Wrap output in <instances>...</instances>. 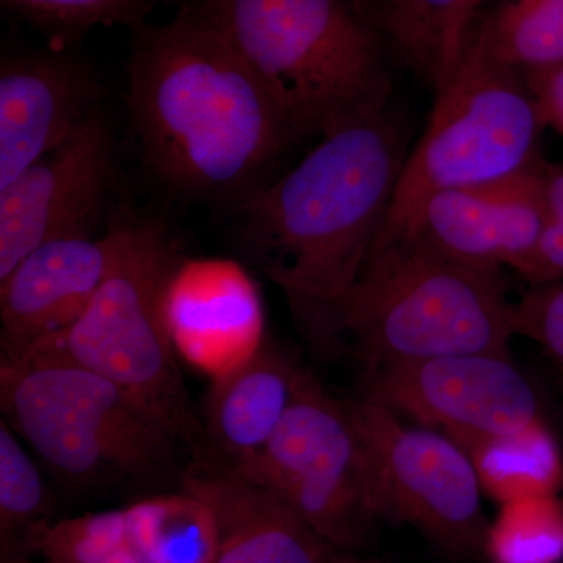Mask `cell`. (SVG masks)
Returning a JSON list of instances; mask_svg holds the SVG:
<instances>
[{
  "label": "cell",
  "instance_id": "1",
  "mask_svg": "<svg viewBox=\"0 0 563 563\" xmlns=\"http://www.w3.org/2000/svg\"><path fill=\"white\" fill-rule=\"evenodd\" d=\"M384 110L322 136L290 173L233 207L236 242L313 344L383 231L407 155Z\"/></svg>",
  "mask_w": 563,
  "mask_h": 563
},
{
  "label": "cell",
  "instance_id": "2",
  "mask_svg": "<svg viewBox=\"0 0 563 563\" xmlns=\"http://www.w3.org/2000/svg\"><path fill=\"white\" fill-rule=\"evenodd\" d=\"M133 33L128 101L147 165L181 195L239 206L295 141L276 103L239 52L184 7Z\"/></svg>",
  "mask_w": 563,
  "mask_h": 563
},
{
  "label": "cell",
  "instance_id": "3",
  "mask_svg": "<svg viewBox=\"0 0 563 563\" xmlns=\"http://www.w3.org/2000/svg\"><path fill=\"white\" fill-rule=\"evenodd\" d=\"M512 303L504 269L455 261L410 236L373 247L314 346L347 347L362 374L444 355H510Z\"/></svg>",
  "mask_w": 563,
  "mask_h": 563
},
{
  "label": "cell",
  "instance_id": "4",
  "mask_svg": "<svg viewBox=\"0 0 563 563\" xmlns=\"http://www.w3.org/2000/svg\"><path fill=\"white\" fill-rule=\"evenodd\" d=\"M254 70L292 139L388 109V54L347 0H185Z\"/></svg>",
  "mask_w": 563,
  "mask_h": 563
},
{
  "label": "cell",
  "instance_id": "5",
  "mask_svg": "<svg viewBox=\"0 0 563 563\" xmlns=\"http://www.w3.org/2000/svg\"><path fill=\"white\" fill-rule=\"evenodd\" d=\"M0 407L2 420L73 487L158 477L184 444L121 385L49 355L0 361Z\"/></svg>",
  "mask_w": 563,
  "mask_h": 563
},
{
  "label": "cell",
  "instance_id": "6",
  "mask_svg": "<svg viewBox=\"0 0 563 563\" xmlns=\"http://www.w3.org/2000/svg\"><path fill=\"white\" fill-rule=\"evenodd\" d=\"M435 92L431 120L407 155L374 246L409 236L437 192L499 179L542 157L547 124L523 73L473 31Z\"/></svg>",
  "mask_w": 563,
  "mask_h": 563
},
{
  "label": "cell",
  "instance_id": "7",
  "mask_svg": "<svg viewBox=\"0 0 563 563\" xmlns=\"http://www.w3.org/2000/svg\"><path fill=\"white\" fill-rule=\"evenodd\" d=\"M113 228L117 257L90 307L68 331L31 354L102 374L165 421L181 442L195 443L201 428L163 312L166 285L184 255L162 222L120 218Z\"/></svg>",
  "mask_w": 563,
  "mask_h": 563
},
{
  "label": "cell",
  "instance_id": "8",
  "mask_svg": "<svg viewBox=\"0 0 563 563\" xmlns=\"http://www.w3.org/2000/svg\"><path fill=\"white\" fill-rule=\"evenodd\" d=\"M235 468L280 496L325 542L346 553L358 554L380 521L372 461L350 404L307 366L299 368L273 439Z\"/></svg>",
  "mask_w": 563,
  "mask_h": 563
},
{
  "label": "cell",
  "instance_id": "9",
  "mask_svg": "<svg viewBox=\"0 0 563 563\" xmlns=\"http://www.w3.org/2000/svg\"><path fill=\"white\" fill-rule=\"evenodd\" d=\"M347 404L372 461L379 520L417 529L455 561L485 558L490 521L479 476L461 444L361 396Z\"/></svg>",
  "mask_w": 563,
  "mask_h": 563
},
{
  "label": "cell",
  "instance_id": "10",
  "mask_svg": "<svg viewBox=\"0 0 563 563\" xmlns=\"http://www.w3.org/2000/svg\"><path fill=\"white\" fill-rule=\"evenodd\" d=\"M465 444L543 421L539 398L510 355L455 354L362 374L358 395Z\"/></svg>",
  "mask_w": 563,
  "mask_h": 563
},
{
  "label": "cell",
  "instance_id": "11",
  "mask_svg": "<svg viewBox=\"0 0 563 563\" xmlns=\"http://www.w3.org/2000/svg\"><path fill=\"white\" fill-rule=\"evenodd\" d=\"M113 135L101 110L0 190V280L40 244L91 235L113 177Z\"/></svg>",
  "mask_w": 563,
  "mask_h": 563
},
{
  "label": "cell",
  "instance_id": "12",
  "mask_svg": "<svg viewBox=\"0 0 563 563\" xmlns=\"http://www.w3.org/2000/svg\"><path fill=\"white\" fill-rule=\"evenodd\" d=\"M544 165L542 155L499 179L437 192L406 239L468 265L520 273L543 229Z\"/></svg>",
  "mask_w": 563,
  "mask_h": 563
},
{
  "label": "cell",
  "instance_id": "13",
  "mask_svg": "<svg viewBox=\"0 0 563 563\" xmlns=\"http://www.w3.org/2000/svg\"><path fill=\"white\" fill-rule=\"evenodd\" d=\"M117 251L111 224L102 239L62 236L25 255L0 280L2 361H20L76 324L109 276Z\"/></svg>",
  "mask_w": 563,
  "mask_h": 563
},
{
  "label": "cell",
  "instance_id": "14",
  "mask_svg": "<svg viewBox=\"0 0 563 563\" xmlns=\"http://www.w3.org/2000/svg\"><path fill=\"white\" fill-rule=\"evenodd\" d=\"M163 312L174 350L211 379L242 365L266 339L257 285L231 258L184 255L166 285Z\"/></svg>",
  "mask_w": 563,
  "mask_h": 563
},
{
  "label": "cell",
  "instance_id": "15",
  "mask_svg": "<svg viewBox=\"0 0 563 563\" xmlns=\"http://www.w3.org/2000/svg\"><path fill=\"white\" fill-rule=\"evenodd\" d=\"M181 492L213 518L214 563H342L339 550L276 493L247 479L217 453H199L181 472Z\"/></svg>",
  "mask_w": 563,
  "mask_h": 563
},
{
  "label": "cell",
  "instance_id": "16",
  "mask_svg": "<svg viewBox=\"0 0 563 563\" xmlns=\"http://www.w3.org/2000/svg\"><path fill=\"white\" fill-rule=\"evenodd\" d=\"M102 88L57 47L5 55L0 65V190L99 111Z\"/></svg>",
  "mask_w": 563,
  "mask_h": 563
},
{
  "label": "cell",
  "instance_id": "17",
  "mask_svg": "<svg viewBox=\"0 0 563 563\" xmlns=\"http://www.w3.org/2000/svg\"><path fill=\"white\" fill-rule=\"evenodd\" d=\"M301 363L265 339L242 365L213 379L203 420L214 453L232 465L255 457L290 407Z\"/></svg>",
  "mask_w": 563,
  "mask_h": 563
},
{
  "label": "cell",
  "instance_id": "18",
  "mask_svg": "<svg viewBox=\"0 0 563 563\" xmlns=\"http://www.w3.org/2000/svg\"><path fill=\"white\" fill-rule=\"evenodd\" d=\"M387 51L439 90L461 57L465 0H347Z\"/></svg>",
  "mask_w": 563,
  "mask_h": 563
},
{
  "label": "cell",
  "instance_id": "19",
  "mask_svg": "<svg viewBox=\"0 0 563 563\" xmlns=\"http://www.w3.org/2000/svg\"><path fill=\"white\" fill-rule=\"evenodd\" d=\"M462 448L472 459L483 492L499 506L531 496L561 495L562 451L544 421Z\"/></svg>",
  "mask_w": 563,
  "mask_h": 563
},
{
  "label": "cell",
  "instance_id": "20",
  "mask_svg": "<svg viewBox=\"0 0 563 563\" xmlns=\"http://www.w3.org/2000/svg\"><path fill=\"white\" fill-rule=\"evenodd\" d=\"M54 501L18 433L0 421V562L38 554Z\"/></svg>",
  "mask_w": 563,
  "mask_h": 563
},
{
  "label": "cell",
  "instance_id": "21",
  "mask_svg": "<svg viewBox=\"0 0 563 563\" xmlns=\"http://www.w3.org/2000/svg\"><path fill=\"white\" fill-rule=\"evenodd\" d=\"M125 518L132 542L147 563H214L213 518L187 493L135 504Z\"/></svg>",
  "mask_w": 563,
  "mask_h": 563
},
{
  "label": "cell",
  "instance_id": "22",
  "mask_svg": "<svg viewBox=\"0 0 563 563\" xmlns=\"http://www.w3.org/2000/svg\"><path fill=\"white\" fill-rule=\"evenodd\" d=\"M472 31L517 69L563 63V0H495Z\"/></svg>",
  "mask_w": 563,
  "mask_h": 563
},
{
  "label": "cell",
  "instance_id": "23",
  "mask_svg": "<svg viewBox=\"0 0 563 563\" xmlns=\"http://www.w3.org/2000/svg\"><path fill=\"white\" fill-rule=\"evenodd\" d=\"M562 558L561 496H531L501 504L488 528L484 559L490 563H558Z\"/></svg>",
  "mask_w": 563,
  "mask_h": 563
},
{
  "label": "cell",
  "instance_id": "24",
  "mask_svg": "<svg viewBox=\"0 0 563 563\" xmlns=\"http://www.w3.org/2000/svg\"><path fill=\"white\" fill-rule=\"evenodd\" d=\"M3 9L27 21L51 40L52 47L80 40L96 27L125 25L136 31L163 3L185 0H0Z\"/></svg>",
  "mask_w": 563,
  "mask_h": 563
},
{
  "label": "cell",
  "instance_id": "25",
  "mask_svg": "<svg viewBox=\"0 0 563 563\" xmlns=\"http://www.w3.org/2000/svg\"><path fill=\"white\" fill-rule=\"evenodd\" d=\"M38 554L57 563H147L132 542L125 510L52 525Z\"/></svg>",
  "mask_w": 563,
  "mask_h": 563
},
{
  "label": "cell",
  "instance_id": "26",
  "mask_svg": "<svg viewBox=\"0 0 563 563\" xmlns=\"http://www.w3.org/2000/svg\"><path fill=\"white\" fill-rule=\"evenodd\" d=\"M515 335L526 336L563 372V280L531 285L512 303Z\"/></svg>",
  "mask_w": 563,
  "mask_h": 563
},
{
  "label": "cell",
  "instance_id": "27",
  "mask_svg": "<svg viewBox=\"0 0 563 563\" xmlns=\"http://www.w3.org/2000/svg\"><path fill=\"white\" fill-rule=\"evenodd\" d=\"M529 285L563 280V162L544 165V222L539 243L518 273Z\"/></svg>",
  "mask_w": 563,
  "mask_h": 563
},
{
  "label": "cell",
  "instance_id": "28",
  "mask_svg": "<svg viewBox=\"0 0 563 563\" xmlns=\"http://www.w3.org/2000/svg\"><path fill=\"white\" fill-rule=\"evenodd\" d=\"M521 73L539 103L544 124L563 136V63Z\"/></svg>",
  "mask_w": 563,
  "mask_h": 563
},
{
  "label": "cell",
  "instance_id": "29",
  "mask_svg": "<svg viewBox=\"0 0 563 563\" xmlns=\"http://www.w3.org/2000/svg\"><path fill=\"white\" fill-rule=\"evenodd\" d=\"M487 2H490V0H465V7H463L462 13V32L465 40L470 31H472L474 21L483 13V9Z\"/></svg>",
  "mask_w": 563,
  "mask_h": 563
},
{
  "label": "cell",
  "instance_id": "30",
  "mask_svg": "<svg viewBox=\"0 0 563 563\" xmlns=\"http://www.w3.org/2000/svg\"><path fill=\"white\" fill-rule=\"evenodd\" d=\"M0 563H57L54 561H51V559H35V555H32V558H20V559H11V561L7 562H0Z\"/></svg>",
  "mask_w": 563,
  "mask_h": 563
},
{
  "label": "cell",
  "instance_id": "31",
  "mask_svg": "<svg viewBox=\"0 0 563 563\" xmlns=\"http://www.w3.org/2000/svg\"><path fill=\"white\" fill-rule=\"evenodd\" d=\"M342 563H383V562L374 561V559L362 558V555L351 553V554H347V558L344 559V561Z\"/></svg>",
  "mask_w": 563,
  "mask_h": 563
}]
</instances>
